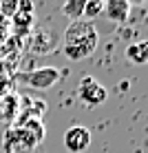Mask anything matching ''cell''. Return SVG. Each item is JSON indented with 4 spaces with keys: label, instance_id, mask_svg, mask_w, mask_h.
<instances>
[{
    "label": "cell",
    "instance_id": "1",
    "mask_svg": "<svg viewBox=\"0 0 148 153\" xmlns=\"http://www.w3.org/2000/svg\"><path fill=\"white\" fill-rule=\"evenodd\" d=\"M97 29L93 22L88 20H73L68 22V27L62 33V51L68 60L77 62V60H86L95 53L97 49Z\"/></svg>",
    "mask_w": 148,
    "mask_h": 153
},
{
    "label": "cell",
    "instance_id": "2",
    "mask_svg": "<svg viewBox=\"0 0 148 153\" xmlns=\"http://www.w3.org/2000/svg\"><path fill=\"white\" fill-rule=\"evenodd\" d=\"M77 98L82 100L86 107H99L102 102H106V98H108V91H106V87H104L102 82H97L95 78L91 76H84L80 84H77Z\"/></svg>",
    "mask_w": 148,
    "mask_h": 153
},
{
    "label": "cell",
    "instance_id": "3",
    "mask_svg": "<svg viewBox=\"0 0 148 153\" xmlns=\"http://www.w3.org/2000/svg\"><path fill=\"white\" fill-rule=\"evenodd\" d=\"M62 78V69L57 67H42V69H33L24 76V82L29 84L31 89H51L53 84Z\"/></svg>",
    "mask_w": 148,
    "mask_h": 153
},
{
    "label": "cell",
    "instance_id": "4",
    "mask_svg": "<svg viewBox=\"0 0 148 153\" xmlns=\"http://www.w3.org/2000/svg\"><path fill=\"white\" fill-rule=\"evenodd\" d=\"M91 146V131L82 124H73L64 131V149L71 153H84Z\"/></svg>",
    "mask_w": 148,
    "mask_h": 153
},
{
    "label": "cell",
    "instance_id": "5",
    "mask_svg": "<svg viewBox=\"0 0 148 153\" xmlns=\"http://www.w3.org/2000/svg\"><path fill=\"white\" fill-rule=\"evenodd\" d=\"M104 13L113 22H126L130 16V4L126 0H108V2H104Z\"/></svg>",
    "mask_w": 148,
    "mask_h": 153
},
{
    "label": "cell",
    "instance_id": "6",
    "mask_svg": "<svg viewBox=\"0 0 148 153\" xmlns=\"http://www.w3.org/2000/svg\"><path fill=\"white\" fill-rule=\"evenodd\" d=\"M126 60L130 65H146L148 62V40L133 42L130 47H126Z\"/></svg>",
    "mask_w": 148,
    "mask_h": 153
},
{
    "label": "cell",
    "instance_id": "7",
    "mask_svg": "<svg viewBox=\"0 0 148 153\" xmlns=\"http://www.w3.org/2000/svg\"><path fill=\"white\" fill-rule=\"evenodd\" d=\"M84 0H77V2H66L64 7H62V13L66 16V18H71V22L73 20H82V13H84Z\"/></svg>",
    "mask_w": 148,
    "mask_h": 153
},
{
    "label": "cell",
    "instance_id": "8",
    "mask_svg": "<svg viewBox=\"0 0 148 153\" xmlns=\"http://www.w3.org/2000/svg\"><path fill=\"white\" fill-rule=\"evenodd\" d=\"M102 11H104V2H102V0H91V2H86V4H84L82 20H88V22H91V18L99 16Z\"/></svg>",
    "mask_w": 148,
    "mask_h": 153
}]
</instances>
